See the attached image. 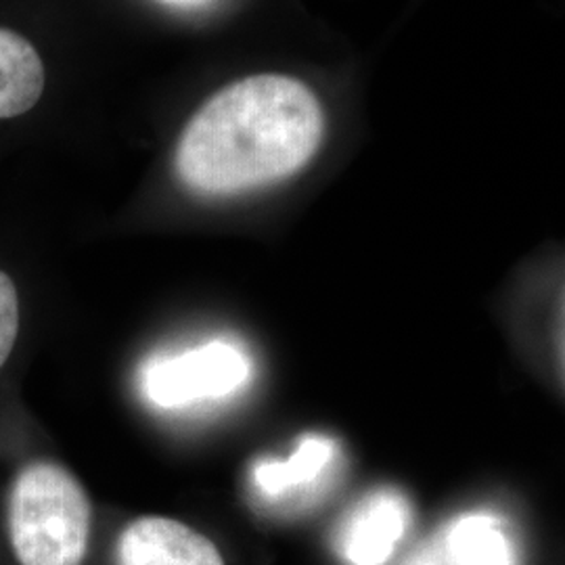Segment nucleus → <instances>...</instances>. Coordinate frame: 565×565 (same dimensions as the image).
Returning a JSON list of instances; mask_svg holds the SVG:
<instances>
[{
  "label": "nucleus",
  "instance_id": "nucleus-7",
  "mask_svg": "<svg viewBox=\"0 0 565 565\" xmlns=\"http://www.w3.org/2000/svg\"><path fill=\"white\" fill-rule=\"evenodd\" d=\"M44 84V63L34 44L0 28V118H18L34 109Z\"/></svg>",
  "mask_w": 565,
  "mask_h": 565
},
{
  "label": "nucleus",
  "instance_id": "nucleus-9",
  "mask_svg": "<svg viewBox=\"0 0 565 565\" xmlns=\"http://www.w3.org/2000/svg\"><path fill=\"white\" fill-rule=\"evenodd\" d=\"M20 333V296L13 279L0 270V369L9 361Z\"/></svg>",
  "mask_w": 565,
  "mask_h": 565
},
{
  "label": "nucleus",
  "instance_id": "nucleus-11",
  "mask_svg": "<svg viewBox=\"0 0 565 565\" xmlns=\"http://www.w3.org/2000/svg\"><path fill=\"white\" fill-rule=\"evenodd\" d=\"M166 2H177V4H202L205 0H166Z\"/></svg>",
  "mask_w": 565,
  "mask_h": 565
},
{
  "label": "nucleus",
  "instance_id": "nucleus-8",
  "mask_svg": "<svg viewBox=\"0 0 565 565\" xmlns=\"http://www.w3.org/2000/svg\"><path fill=\"white\" fill-rule=\"evenodd\" d=\"M440 551L446 565H515L505 525L492 513H465L448 525Z\"/></svg>",
  "mask_w": 565,
  "mask_h": 565
},
{
  "label": "nucleus",
  "instance_id": "nucleus-3",
  "mask_svg": "<svg viewBox=\"0 0 565 565\" xmlns=\"http://www.w3.org/2000/svg\"><path fill=\"white\" fill-rule=\"evenodd\" d=\"M252 377V359L237 342L212 340L195 348L160 354L142 364V396L147 403L179 411L216 403L239 392Z\"/></svg>",
  "mask_w": 565,
  "mask_h": 565
},
{
  "label": "nucleus",
  "instance_id": "nucleus-1",
  "mask_svg": "<svg viewBox=\"0 0 565 565\" xmlns=\"http://www.w3.org/2000/svg\"><path fill=\"white\" fill-rule=\"evenodd\" d=\"M324 139V111L303 82L263 74L233 82L184 126L174 168L203 198H231L298 174Z\"/></svg>",
  "mask_w": 565,
  "mask_h": 565
},
{
  "label": "nucleus",
  "instance_id": "nucleus-2",
  "mask_svg": "<svg viewBox=\"0 0 565 565\" xmlns=\"http://www.w3.org/2000/svg\"><path fill=\"white\" fill-rule=\"evenodd\" d=\"M93 505L81 480L53 461H34L9 492L7 532L20 565H82L88 553Z\"/></svg>",
  "mask_w": 565,
  "mask_h": 565
},
{
  "label": "nucleus",
  "instance_id": "nucleus-10",
  "mask_svg": "<svg viewBox=\"0 0 565 565\" xmlns=\"http://www.w3.org/2000/svg\"><path fill=\"white\" fill-rule=\"evenodd\" d=\"M404 565H446L440 545L422 546Z\"/></svg>",
  "mask_w": 565,
  "mask_h": 565
},
{
  "label": "nucleus",
  "instance_id": "nucleus-5",
  "mask_svg": "<svg viewBox=\"0 0 565 565\" xmlns=\"http://www.w3.org/2000/svg\"><path fill=\"white\" fill-rule=\"evenodd\" d=\"M411 524V507L396 490H377L364 497L343 520L338 551L348 565H384L403 543Z\"/></svg>",
  "mask_w": 565,
  "mask_h": 565
},
{
  "label": "nucleus",
  "instance_id": "nucleus-6",
  "mask_svg": "<svg viewBox=\"0 0 565 565\" xmlns=\"http://www.w3.org/2000/svg\"><path fill=\"white\" fill-rule=\"evenodd\" d=\"M338 455V445L327 436H303L289 459L260 461L252 469V484L264 499L275 501L317 484Z\"/></svg>",
  "mask_w": 565,
  "mask_h": 565
},
{
  "label": "nucleus",
  "instance_id": "nucleus-4",
  "mask_svg": "<svg viewBox=\"0 0 565 565\" xmlns=\"http://www.w3.org/2000/svg\"><path fill=\"white\" fill-rule=\"evenodd\" d=\"M118 565H226L223 553L202 532L162 515H142L120 532Z\"/></svg>",
  "mask_w": 565,
  "mask_h": 565
}]
</instances>
